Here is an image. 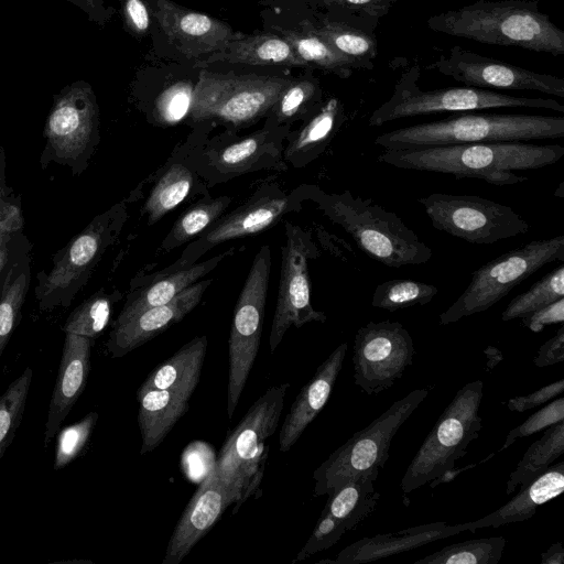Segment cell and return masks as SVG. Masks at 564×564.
<instances>
[{"label": "cell", "mask_w": 564, "mask_h": 564, "mask_svg": "<svg viewBox=\"0 0 564 564\" xmlns=\"http://www.w3.org/2000/svg\"><path fill=\"white\" fill-rule=\"evenodd\" d=\"M563 155L564 147L560 144L499 141L387 149L378 161L398 169L452 174L457 180L477 178L503 186L528 181L513 171L552 165Z\"/></svg>", "instance_id": "obj_1"}, {"label": "cell", "mask_w": 564, "mask_h": 564, "mask_svg": "<svg viewBox=\"0 0 564 564\" xmlns=\"http://www.w3.org/2000/svg\"><path fill=\"white\" fill-rule=\"evenodd\" d=\"M426 23L434 32L484 44L564 54V32L539 10L536 1L479 0L432 15Z\"/></svg>", "instance_id": "obj_2"}, {"label": "cell", "mask_w": 564, "mask_h": 564, "mask_svg": "<svg viewBox=\"0 0 564 564\" xmlns=\"http://www.w3.org/2000/svg\"><path fill=\"white\" fill-rule=\"evenodd\" d=\"M301 188L304 199L313 200L366 254L388 268L423 264L432 258V249L397 214L371 198L354 196L348 189L328 194L315 185Z\"/></svg>", "instance_id": "obj_3"}, {"label": "cell", "mask_w": 564, "mask_h": 564, "mask_svg": "<svg viewBox=\"0 0 564 564\" xmlns=\"http://www.w3.org/2000/svg\"><path fill=\"white\" fill-rule=\"evenodd\" d=\"M564 118L522 113H464L383 132L375 144L387 149L561 139Z\"/></svg>", "instance_id": "obj_4"}, {"label": "cell", "mask_w": 564, "mask_h": 564, "mask_svg": "<svg viewBox=\"0 0 564 564\" xmlns=\"http://www.w3.org/2000/svg\"><path fill=\"white\" fill-rule=\"evenodd\" d=\"M127 208L117 203L94 219L53 259L50 271L36 274L34 295L41 311L68 307L79 291L87 284L93 271L118 238L124 221Z\"/></svg>", "instance_id": "obj_5"}, {"label": "cell", "mask_w": 564, "mask_h": 564, "mask_svg": "<svg viewBox=\"0 0 564 564\" xmlns=\"http://www.w3.org/2000/svg\"><path fill=\"white\" fill-rule=\"evenodd\" d=\"M290 387L281 383L268 388L227 436L219 452L214 467L234 494L237 508L261 484L269 453L264 442L278 427Z\"/></svg>", "instance_id": "obj_6"}, {"label": "cell", "mask_w": 564, "mask_h": 564, "mask_svg": "<svg viewBox=\"0 0 564 564\" xmlns=\"http://www.w3.org/2000/svg\"><path fill=\"white\" fill-rule=\"evenodd\" d=\"M482 397L481 380L468 382L456 392L409 464L401 480L404 495L454 468L455 462L467 454L468 445L482 429Z\"/></svg>", "instance_id": "obj_7"}, {"label": "cell", "mask_w": 564, "mask_h": 564, "mask_svg": "<svg viewBox=\"0 0 564 564\" xmlns=\"http://www.w3.org/2000/svg\"><path fill=\"white\" fill-rule=\"evenodd\" d=\"M419 77L417 66L402 73L391 97L369 117V126L381 127L415 116L491 108H539L564 112V106L551 98L519 97L468 86L422 90L417 86Z\"/></svg>", "instance_id": "obj_8"}, {"label": "cell", "mask_w": 564, "mask_h": 564, "mask_svg": "<svg viewBox=\"0 0 564 564\" xmlns=\"http://www.w3.org/2000/svg\"><path fill=\"white\" fill-rule=\"evenodd\" d=\"M427 394L425 388L412 390L335 449L313 473L314 495H329L359 475H379L390 457L393 436Z\"/></svg>", "instance_id": "obj_9"}, {"label": "cell", "mask_w": 564, "mask_h": 564, "mask_svg": "<svg viewBox=\"0 0 564 564\" xmlns=\"http://www.w3.org/2000/svg\"><path fill=\"white\" fill-rule=\"evenodd\" d=\"M43 137L42 170L51 163L67 166L73 175L87 170L100 141L99 108L88 83L74 82L54 96Z\"/></svg>", "instance_id": "obj_10"}, {"label": "cell", "mask_w": 564, "mask_h": 564, "mask_svg": "<svg viewBox=\"0 0 564 564\" xmlns=\"http://www.w3.org/2000/svg\"><path fill=\"white\" fill-rule=\"evenodd\" d=\"M563 261L564 235L507 251L473 272L465 291L440 315V324L449 325L489 310L542 267Z\"/></svg>", "instance_id": "obj_11"}, {"label": "cell", "mask_w": 564, "mask_h": 564, "mask_svg": "<svg viewBox=\"0 0 564 564\" xmlns=\"http://www.w3.org/2000/svg\"><path fill=\"white\" fill-rule=\"evenodd\" d=\"M292 80L275 76L221 75L200 70L194 86L191 118L241 127L273 108Z\"/></svg>", "instance_id": "obj_12"}, {"label": "cell", "mask_w": 564, "mask_h": 564, "mask_svg": "<svg viewBox=\"0 0 564 564\" xmlns=\"http://www.w3.org/2000/svg\"><path fill=\"white\" fill-rule=\"evenodd\" d=\"M270 271L271 250L263 245L253 258L234 311L228 340V419L236 411L260 347Z\"/></svg>", "instance_id": "obj_13"}, {"label": "cell", "mask_w": 564, "mask_h": 564, "mask_svg": "<svg viewBox=\"0 0 564 564\" xmlns=\"http://www.w3.org/2000/svg\"><path fill=\"white\" fill-rule=\"evenodd\" d=\"M417 202L435 229L469 243L491 245L530 230L511 207L488 198L433 193Z\"/></svg>", "instance_id": "obj_14"}, {"label": "cell", "mask_w": 564, "mask_h": 564, "mask_svg": "<svg viewBox=\"0 0 564 564\" xmlns=\"http://www.w3.org/2000/svg\"><path fill=\"white\" fill-rule=\"evenodd\" d=\"M281 253L278 299L269 337L272 354L292 326L300 328L307 323H325L327 319L326 314L316 311L311 302L307 263L318 256L311 234L297 225L286 223Z\"/></svg>", "instance_id": "obj_15"}, {"label": "cell", "mask_w": 564, "mask_h": 564, "mask_svg": "<svg viewBox=\"0 0 564 564\" xmlns=\"http://www.w3.org/2000/svg\"><path fill=\"white\" fill-rule=\"evenodd\" d=\"M414 355L413 339L401 323L369 322L354 338V382L368 395L378 394L402 378Z\"/></svg>", "instance_id": "obj_16"}, {"label": "cell", "mask_w": 564, "mask_h": 564, "mask_svg": "<svg viewBox=\"0 0 564 564\" xmlns=\"http://www.w3.org/2000/svg\"><path fill=\"white\" fill-rule=\"evenodd\" d=\"M468 87L533 90L564 98V80L454 46L426 66Z\"/></svg>", "instance_id": "obj_17"}, {"label": "cell", "mask_w": 564, "mask_h": 564, "mask_svg": "<svg viewBox=\"0 0 564 564\" xmlns=\"http://www.w3.org/2000/svg\"><path fill=\"white\" fill-rule=\"evenodd\" d=\"M301 199H304L301 187L290 196L279 188L258 191L243 205L218 218L193 239L178 260L186 264L194 263L221 242L259 234L273 226L288 212L299 209Z\"/></svg>", "instance_id": "obj_18"}, {"label": "cell", "mask_w": 564, "mask_h": 564, "mask_svg": "<svg viewBox=\"0 0 564 564\" xmlns=\"http://www.w3.org/2000/svg\"><path fill=\"white\" fill-rule=\"evenodd\" d=\"M149 4L169 41L187 58L212 55L243 35L217 19L171 0H149Z\"/></svg>", "instance_id": "obj_19"}, {"label": "cell", "mask_w": 564, "mask_h": 564, "mask_svg": "<svg viewBox=\"0 0 564 564\" xmlns=\"http://www.w3.org/2000/svg\"><path fill=\"white\" fill-rule=\"evenodd\" d=\"M212 282L213 279L197 281L170 302L145 308L119 324H112L106 343L109 355L112 358L123 357L182 321L198 305Z\"/></svg>", "instance_id": "obj_20"}, {"label": "cell", "mask_w": 564, "mask_h": 564, "mask_svg": "<svg viewBox=\"0 0 564 564\" xmlns=\"http://www.w3.org/2000/svg\"><path fill=\"white\" fill-rule=\"evenodd\" d=\"M235 496L213 467L181 516L166 546L162 564H178L215 525Z\"/></svg>", "instance_id": "obj_21"}, {"label": "cell", "mask_w": 564, "mask_h": 564, "mask_svg": "<svg viewBox=\"0 0 564 564\" xmlns=\"http://www.w3.org/2000/svg\"><path fill=\"white\" fill-rule=\"evenodd\" d=\"M93 344L94 340L90 338L65 333L58 372L44 427L45 446L55 437L87 386Z\"/></svg>", "instance_id": "obj_22"}, {"label": "cell", "mask_w": 564, "mask_h": 564, "mask_svg": "<svg viewBox=\"0 0 564 564\" xmlns=\"http://www.w3.org/2000/svg\"><path fill=\"white\" fill-rule=\"evenodd\" d=\"M347 343L338 345L318 366L292 403L279 433V449L288 452L326 405L343 368Z\"/></svg>", "instance_id": "obj_23"}, {"label": "cell", "mask_w": 564, "mask_h": 564, "mask_svg": "<svg viewBox=\"0 0 564 564\" xmlns=\"http://www.w3.org/2000/svg\"><path fill=\"white\" fill-rule=\"evenodd\" d=\"M232 251L234 248L205 261L188 264L177 260L172 265L148 276L144 284L133 288L127 295L112 324H119L145 308L170 302L186 288L206 276Z\"/></svg>", "instance_id": "obj_24"}, {"label": "cell", "mask_w": 564, "mask_h": 564, "mask_svg": "<svg viewBox=\"0 0 564 564\" xmlns=\"http://www.w3.org/2000/svg\"><path fill=\"white\" fill-rule=\"evenodd\" d=\"M464 524L448 525L437 521L397 532L365 536L344 547L335 560L318 563L364 564L408 552L437 540L464 532Z\"/></svg>", "instance_id": "obj_25"}, {"label": "cell", "mask_w": 564, "mask_h": 564, "mask_svg": "<svg viewBox=\"0 0 564 564\" xmlns=\"http://www.w3.org/2000/svg\"><path fill=\"white\" fill-rule=\"evenodd\" d=\"M284 137L272 129L257 131L227 145L212 147L202 156L216 180H228L248 171L269 166L280 160Z\"/></svg>", "instance_id": "obj_26"}, {"label": "cell", "mask_w": 564, "mask_h": 564, "mask_svg": "<svg viewBox=\"0 0 564 564\" xmlns=\"http://www.w3.org/2000/svg\"><path fill=\"white\" fill-rule=\"evenodd\" d=\"M564 491V462L550 466L543 474L520 487V491L499 509L481 519L465 522V531L475 532L488 527L499 528L503 524L530 519L539 506L544 505Z\"/></svg>", "instance_id": "obj_27"}, {"label": "cell", "mask_w": 564, "mask_h": 564, "mask_svg": "<svg viewBox=\"0 0 564 564\" xmlns=\"http://www.w3.org/2000/svg\"><path fill=\"white\" fill-rule=\"evenodd\" d=\"M137 415L141 432V455L154 451L188 411V399L172 390L140 387L137 392Z\"/></svg>", "instance_id": "obj_28"}, {"label": "cell", "mask_w": 564, "mask_h": 564, "mask_svg": "<svg viewBox=\"0 0 564 564\" xmlns=\"http://www.w3.org/2000/svg\"><path fill=\"white\" fill-rule=\"evenodd\" d=\"M207 346L206 335L196 336L155 367L141 387L172 390L189 400L200 380Z\"/></svg>", "instance_id": "obj_29"}, {"label": "cell", "mask_w": 564, "mask_h": 564, "mask_svg": "<svg viewBox=\"0 0 564 564\" xmlns=\"http://www.w3.org/2000/svg\"><path fill=\"white\" fill-rule=\"evenodd\" d=\"M345 121L337 98L328 99L318 111L288 141L284 158L294 166H305L328 147Z\"/></svg>", "instance_id": "obj_30"}, {"label": "cell", "mask_w": 564, "mask_h": 564, "mask_svg": "<svg viewBox=\"0 0 564 564\" xmlns=\"http://www.w3.org/2000/svg\"><path fill=\"white\" fill-rule=\"evenodd\" d=\"M214 62H229L249 65L304 66L284 37L261 33L242 35L213 53L199 65Z\"/></svg>", "instance_id": "obj_31"}, {"label": "cell", "mask_w": 564, "mask_h": 564, "mask_svg": "<svg viewBox=\"0 0 564 564\" xmlns=\"http://www.w3.org/2000/svg\"><path fill=\"white\" fill-rule=\"evenodd\" d=\"M378 474L356 476L328 496L324 511L336 519L346 531L355 530L376 509L380 494L375 489Z\"/></svg>", "instance_id": "obj_32"}, {"label": "cell", "mask_w": 564, "mask_h": 564, "mask_svg": "<svg viewBox=\"0 0 564 564\" xmlns=\"http://www.w3.org/2000/svg\"><path fill=\"white\" fill-rule=\"evenodd\" d=\"M564 453V421L543 430L542 436L532 443L516 469L509 475L506 494L523 487L543 474Z\"/></svg>", "instance_id": "obj_33"}, {"label": "cell", "mask_w": 564, "mask_h": 564, "mask_svg": "<svg viewBox=\"0 0 564 564\" xmlns=\"http://www.w3.org/2000/svg\"><path fill=\"white\" fill-rule=\"evenodd\" d=\"M283 37L289 42L296 56L305 64H314L325 70L333 72L341 78L351 74L354 61L337 52L319 37L312 24L304 22L303 31L282 30Z\"/></svg>", "instance_id": "obj_34"}, {"label": "cell", "mask_w": 564, "mask_h": 564, "mask_svg": "<svg viewBox=\"0 0 564 564\" xmlns=\"http://www.w3.org/2000/svg\"><path fill=\"white\" fill-rule=\"evenodd\" d=\"M194 183L192 171L181 163L170 165L152 188L144 210L153 225L176 208L189 194Z\"/></svg>", "instance_id": "obj_35"}, {"label": "cell", "mask_w": 564, "mask_h": 564, "mask_svg": "<svg viewBox=\"0 0 564 564\" xmlns=\"http://www.w3.org/2000/svg\"><path fill=\"white\" fill-rule=\"evenodd\" d=\"M230 203L231 198L228 196L208 197L197 202L176 219L161 248L170 251L198 237L223 216Z\"/></svg>", "instance_id": "obj_36"}, {"label": "cell", "mask_w": 564, "mask_h": 564, "mask_svg": "<svg viewBox=\"0 0 564 564\" xmlns=\"http://www.w3.org/2000/svg\"><path fill=\"white\" fill-rule=\"evenodd\" d=\"M121 297L117 290L111 293L104 288L98 290L72 311L62 330L95 340L108 326L113 306Z\"/></svg>", "instance_id": "obj_37"}, {"label": "cell", "mask_w": 564, "mask_h": 564, "mask_svg": "<svg viewBox=\"0 0 564 564\" xmlns=\"http://www.w3.org/2000/svg\"><path fill=\"white\" fill-rule=\"evenodd\" d=\"M505 546L502 536L471 539L446 545L414 564H498Z\"/></svg>", "instance_id": "obj_38"}, {"label": "cell", "mask_w": 564, "mask_h": 564, "mask_svg": "<svg viewBox=\"0 0 564 564\" xmlns=\"http://www.w3.org/2000/svg\"><path fill=\"white\" fill-rule=\"evenodd\" d=\"M31 283V254L24 257L0 294V358L22 317V306Z\"/></svg>", "instance_id": "obj_39"}, {"label": "cell", "mask_w": 564, "mask_h": 564, "mask_svg": "<svg viewBox=\"0 0 564 564\" xmlns=\"http://www.w3.org/2000/svg\"><path fill=\"white\" fill-rule=\"evenodd\" d=\"M438 293L433 284L413 279H392L379 284L372 295L371 305L388 312L425 305Z\"/></svg>", "instance_id": "obj_40"}, {"label": "cell", "mask_w": 564, "mask_h": 564, "mask_svg": "<svg viewBox=\"0 0 564 564\" xmlns=\"http://www.w3.org/2000/svg\"><path fill=\"white\" fill-rule=\"evenodd\" d=\"M562 297H564V264L561 262L529 290L511 300L502 312L501 319L508 322L522 318Z\"/></svg>", "instance_id": "obj_41"}, {"label": "cell", "mask_w": 564, "mask_h": 564, "mask_svg": "<svg viewBox=\"0 0 564 564\" xmlns=\"http://www.w3.org/2000/svg\"><path fill=\"white\" fill-rule=\"evenodd\" d=\"M33 371L26 367L0 397V459L12 443L21 424Z\"/></svg>", "instance_id": "obj_42"}, {"label": "cell", "mask_w": 564, "mask_h": 564, "mask_svg": "<svg viewBox=\"0 0 564 564\" xmlns=\"http://www.w3.org/2000/svg\"><path fill=\"white\" fill-rule=\"evenodd\" d=\"M312 30L337 52L359 64L370 61L377 54L373 37L360 30L340 22L324 20Z\"/></svg>", "instance_id": "obj_43"}, {"label": "cell", "mask_w": 564, "mask_h": 564, "mask_svg": "<svg viewBox=\"0 0 564 564\" xmlns=\"http://www.w3.org/2000/svg\"><path fill=\"white\" fill-rule=\"evenodd\" d=\"M98 417L99 414L91 411L79 421L58 430L55 435L54 470L63 469L85 452Z\"/></svg>", "instance_id": "obj_44"}, {"label": "cell", "mask_w": 564, "mask_h": 564, "mask_svg": "<svg viewBox=\"0 0 564 564\" xmlns=\"http://www.w3.org/2000/svg\"><path fill=\"white\" fill-rule=\"evenodd\" d=\"M194 86L177 82L160 94L155 101L154 115L163 124H175L191 111Z\"/></svg>", "instance_id": "obj_45"}, {"label": "cell", "mask_w": 564, "mask_h": 564, "mask_svg": "<svg viewBox=\"0 0 564 564\" xmlns=\"http://www.w3.org/2000/svg\"><path fill=\"white\" fill-rule=\"evenodd\" d=\"M316 85L311 80H295L284 89L273 108L276 123L286 122L300 116L315 98Z\"/></svg>", "instance_id": "obj_46"}, {"label": "cell", "mask_w": 564, "mask_h": 564, "mask_svg": "<svg viewBox=\"0 0 564 564\" xmlns=\"http://www.w3.org/2000/svg\"><path fill=\"white\" fill-rule=\"evenodd\" d=\"M564 421V398L558 397L538 412L531 414L523 423L510 430L499 451L507 449L518 438L527 437L546 427Z\"/></svg>", "instance_id": "obj_47"}, {"label": "cell", "mask_w": 564, "mask_h": 564, "mask_svg": "<svg viewBox=\"0 0 564 564\" xmlns=\"http://www.w3.org/2000/svg\"><path fill=\"white\" fill-rule=\"evenodd\" d=\"M32 251V243L23 230L0 234V294L6 288L14 267Z\"/></svg>", "instance_id": "obj_48"}, {"label": "cell", "mask_w": 564, "mask_h": 564, "mask_svg": "<svg viewBox=\"0 0 564 564\" xmlns=\"http://www.w3.org/2000/svg\"><path fill=\"white\" fill-rule=\"evenodd\" d=\"M345 532L346 529L329 513L323 510L312 534L293 562L303 561L321 551L332 547L341 539Z\"/></svg>", "instance_id": "obj_49"}, {"label": "cell", "mask_w": 564, "mask_h": 564, "mask_svg": "<svg viewBox=\"0 0 564 564\" xmlns=\"http://www.w3.org/2000/svg\"><path fill=\"white\" fill-rule=\"evenodd\" d=\"M7 159L0 145V234L23 230L24 219L20 196H15L6 181Z\"/></svg>", "instance_id": "obj_50"}, {"label": "cell", "mask_w": 564, "mask_h": 564, "mask_svg": "<svg viewBox=\"0 0 564 564\" xmlns=\"http://www.w3.org/2000/svg\"><path fill=\"white\" fill-rule=\"evenodd\" d=\"M564 391V379H558L539 390L528 394L513 397L507 401L510 411L523 413L533 408L545 404L555 397L561 395Z\"/></svg>", "instance_id": "obj_51"}, {"label": "cell", "mask_w": 564, "mask_h": 564, "mask_svg": "<svg viewBox=\"0 0 564 564\" xmlns=\"http://www.w3.org/2000/svg\"><path fill=\"white\" fill-rule=\"evenodd\" d=\"M522 325L533 333H540L545 326L564 322V297L558 299L521 318Z\"/></svg>", "instance_id": "obj_52"}, {"label": "cell", "mask_w": 564, "mask_h": 564, "mask_svg": "<svg viewBox=\"0 0 564 564\" xmlns=\"http://www.w3.org/2000/svg\"><path fill=\"white\" fill-rule=\"evenodd\" d=\"M564 360V326L562 325L555 335L546 340L538 350L533 364L539 367H547Z\"/></svg>", "instance_id": "obj_53"}, {"label": "cell", "mask_w": 564, "mask_h": 564, "mask_svg": "<svg viewBox=\"0 0 564 564\" xmlns=\"http://www.w3.org/2000/svg\"><path fill=\"white\" fill-rule=\"evenodd\" d=\"M397 0H324L326 4L339 6L366 15H384Z\"/></svg>", "instance_id": "obj_54"}, {"label": "cell", "mask_w": 564, "mask_h": 564, "mask_svg": "<svg viewBox=\"0 0 564 564\" xmlns=\"http://www.w3.org/2000/svg\"><path fill=\"white\" fill-rule=\"evenodd\" d=\"M123 15L128 28L135 34H144L150 25V15L142 0H123Z\"/></svg>", "instance_id": "obj_55"}, {"label": "cell", "mask_w": 564, "mask_h": 564, "mask_svg": "<svg viewBox=\"0 0 564 564\" xmlns=\"http://www.w3.org/2000/svg\"><path fill=\"white\" fill-rule=\"evenodd\" d=\"M85 11L89 19L96 23L104 24L108 19V11L104 7L102 0H67Z\"/></svg>", "instance_id": "obj_56"}, {"label": "cell", "mask_w": 564, "mask_h": 564, "mask_svg": "<svg viewBox=\"0 0 564 564\" xmlns=\"http://www.w3.org/2000/svg\"><path fill=\"white\" fill-rule=\"evenodd\" d=\"M541 564H564V546L561 542L553 543L541 554Z\"/></svg>", "instance_id": "obj_57"}, {"label": "cell", "mask_w": 564, "mask_h": 564, "mask_svg": "<svg viewBox=\"0 0 564 564\" xmlns=\"http://www.w3.org/2000/svg\"><path fill=\"white\" fill-rule=\"evenodd\" d=\"M478 463H474V464H469L467 466H464L462 468H452L447 471H445L444 474H442L441 476H438L437 478L431 480L429 484H430V487L431 488H435L437 485H441V484H447L449 481H452L456 476H458L460 473L467 470V469H470V468H474L475 466H477Z\"/></svg>", "instance_id": "obj_58"}, {"label": "cell", "mask_w": 564, "mask_h": 564, "mask_svg": "<svg viewBox=\"0 0 564 564\" xmlns=\"http://www.w3.org/2000/svg\"><path fill=\"white\" fill-rule=\"evenodd\" d=\"M484 352H485V356L487 357V366H486L487 371H489L495 366H497L503 358L502 352L494 346H488L484 350Z\"/></svg>", "instance_id": "obj_59"}, {"label": "cell", "mask_w": 564, "mask_h": 564, "mask_svg": "<svg viewBox=\"0 0 564 564\" xmlns=\"http://www.w3.org/2000/svg\"><path fill=\"white\" fill-rule=\"evenodd\" d=\"M562 188H563V183H561V184L558 185V188H557L558 191H557V192H555V195H557V196H558V197H561V198H563V197H564V194H563V189H562Z\"/></svg>", "instance_id": "obj_60"}]
</instances>
